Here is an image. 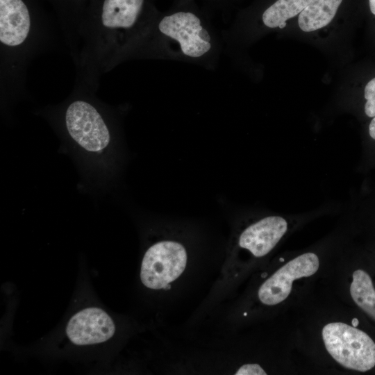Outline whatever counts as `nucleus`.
Wrapping results in <instances>:
<instances>
[{"mask_svg":"<svg viewBox=\"0 0 375 375\" xmlns=\"http://www.w3.org/2000/svg\"><path fill=\"white\" fill-rule=\"evenodd\" d=\"M288 229L287 221L280 216H268L252 224L241 233L239 246L256 257L270 252Z\"/></svg>","mask_w":375,"mask_h":375,"instance_id":"nucleus-8","label":"nucleus"},{"mask_svg":"<svg viewBox=\"0 0 375 375\" xmlns=\"http://www.w3.org/2000/svg\"><path fill=\"white\" fill-rule=\"evenodd\" d=\"M236 375H265L267 373L258 364H246L241 366L235 373Z\"/></svg>","mask_w":375,"mask_h":375,"instance_id":"nucleus-13","label":"nucleus"},{"mask_svg":"<svg viewBox=\"0 0 375 375\" xmlns=\"http://www.w3.org/2000/svg\"><path fill=\"white\" fill-rule=\"evenodd\" d=\"M54 31L31 0H0V91L14 99L24 92L33 60L53 46Z\"/></svg>","mask_w":375,"mask_h":375,"instance_id":"nucleus-1","label":"nucleus"},{"mask_svg":"<svg viewBox=\"0 0 375 375\" xmlns=\"http://www.w3.org/2000/svg\"><path fill=\"white\" fill-rule=\"evenodd\" d=\"M350 285L353 301L375 320V289L370 276L362 269L354 271Z\"/></svg>","mask_w":375,"mask_h":375,"instance_id":"nucleus-10","label":"nucleus"},{"mask_svg":"<svg viewBox=\"0 0 375 375\" xmlns=\"http://www.w3.org/2000/svg\"><path fill=\"white\" fill-rule=\"evenodd\" d=\"M94 92L87 87L74 84L62 112L64 127L68 135L91 152L105 149L110 141L109 125L93 101Z\"/></svg>","mask_w":375,"mask_h":375,"instance_id":"nucleus-2","label":"nucleus"},{"mask_svg":"<svg viewBox=\"0 0 375 375\" xmlns=\"http://www.w3.org/2000/svg\"><path fill=\"white\" fill-rule=\"evenodd\" d=\"M369 133L370 137L375 140V117L372 119L369 126Z\"/></svg>","mask_w":375,"mask_h":375,"instance_id":"nucleus-14","label":"nucleus"},{"mask_svg":"<svg viewBox=\"0 0 375 375\" xmlns=\"http://www.w3.org/2000/svg\"><path fill=\"white\" fill-rule=\"evenodd\" d=\"M319 267L318 256L314 253H305L291 260L261 285L258 293L260 301L267 306L283 301L290 294L294 280L313 275Z\"/></svg>","mask_w":375,"mask_h":375,"instance_id":"nucleus-5","label":"nucleus"},{"mask_svg":"<svg viewBox=\"0 0 375 375\" xmlns=\"http://www.w3.org/2000/svg\"><path fill=\"white\" fill-rule=\"evenodd\" d=\"M325 347L342 367L365 372L375 366V343L364 331L343 322H331L322 331Z\"/></svg>","mask_w":375,"mask_h":375,"instance_id":"nucleus-3","label":"nucleus"},{"mask_svg":"<svg viewBox=\"0 0 375 375\" xmlns=\"http://www.w3.org/2000/svg\"><path fill=\"white\" fill-rule=\"evenodd\" d=\"M312 0H277L262 15V21L269 28L279 27L288 19L300 14Z\"/></svg>","mask_w":375,"mask_h":375,"instance_id":"nucleus-11","label":"nucleus"},{"mask_svg":"<svg viewBox=\"0 0 375 375\" xmlns=\"http://www.w3.org/2000/svg\"><path fill=\"white\" fill-rule=\"evenodd\" d=\"M371 12L375 15V0H369Z\"/></svg>","mask_w":375,"mask_h":375,"instance_id":"nucleus-15","label":"nucleus"},{"mask_svg":"<svg viewBox=\"0 0 375 375\" xmlns=\"http://www.w3.org/2000/svg\"><path fill=\"white\" fill-rule=\"evenodd\" d=\"M186 263L187 253L181 244L170 240L157 242L144 253L141 281L150 289H166L183 272Z\"/></svg>","mask_w":375,"mask_h":375,"instance_id":"nucleus-4","label":"nucleus"},{"mask_svg":"<svg viewBox=\"0 0 375 375\" xmlns=\"http://www.w3.org/2000/svg\"><path fill=\"white\" fill-rule=\"evenodd\" d=\"M158 30L177 40L183 53L190 57H200L211 47L208 31L191 12H179L163 17L158 24Z\"/></svg>","mask_w":375,"mask_h":375,"instance_id":"nucleus-6","label":"nucleus"},{"mask_svg":"<svg viewBox=\"0 0 375 375\" xmlns=\"http://www.w3.org/2000/svg\"><path fill=\"white\" fill-rule=\"evenodd\" d=\"M115 326L111 317L102 309L90 307L76 313L68 322L66 334L76 345L104 342L111 338Z\"/></svg>","mask_w":375,"mask_h":375,"instance_id":"nucleus-7","label":"nucleus"},{"mask_svg":"<svg viewBox=\"0 0 375 375\" xmlns=\"http://www.w3.org/2000/svg\"><path fill=\"white\" fill-rule=\"evenodd\" d=\"M342 0H312L299 14L300 28L310 32L328 25L335 17Z\"/></svg>","mask_w":375,"mask_h":375,"instance_id":"nucleus-9","label":"nucleus"},{"mask_svg":"<svg viewBox=\"0 0 375 375\" xmlns=\"http://www.w3.org/2000/svg\"><path fill=\"white\" fill-rule=\"evenodd\" d=\"M365 112L369 117H375V78L370 80L365 88Z\"/></svg>","mask_w":375,"mask_h":375,"instance_id":"nucleus-12","label":"nucleus"}]
</instances>
